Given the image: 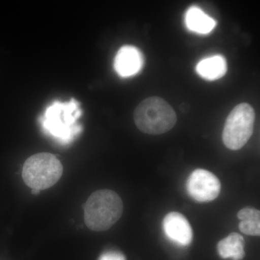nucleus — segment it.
Instances as JSON below:
<instances>
[{"label": "nucleus", "instance_id": "obj_12", "mask_svg": "<svg viewBox=\"0 0 260 260\" xmlns=\"http://www.w3.org/2000/svg\"><path fill=\"white\" fill-rule=\"evenodd\" d=\"M237 217L240 220L239 228L243 234L254 237L259 236V210L251 208H243L238 213Z\"/></svg>", "mask_w": 260, "mask_h": 260}, {"label": "nucleus", "instance_id": "obj_6", "mask_svg": "<svg viewBox=\"0 0 260 260\" xmlns=\"http://www.w3.org/2000/svg\"><path fill=\"white\" fill-rule=\"evenodd\" d=\"M220 189L221 184L218 177L205 169H196L186 181L188 194L199 203H208L216 199Z\"/></svg>", "mask_w": 260, "mask_h": 260}, {"label": "nucleus", "instance_id": "obj_5", "mask_svg": "<svg viewBox=\"0 0 260 260\" xmlns=\"http://www.w3.org/2000/svg\"><path fill=\"white\" fill-rule=\"evenodd\" d=\"M255 112L249 104L242 103L233 109L223 131V142L227 148L237 150L250 139L254 129Z\"/></svg>", "mask_w": 260, "mask_h": 260}, {"label": "nucleus", "instance_id": "obj_8", "mask_svg": "<svg viewBox=\"0 0 260 260\" xmlns=\"http://www.w3.org/2000/svg\"><path fill=\"white\" fill-rule=\"evenodd\" d=\"M144 56L138 48L126 45L121 47L114 58V68L121 78L135 76L143 70Z\"/></svg>", "mask_w": 260, "mask_h": 260}, {"label": "nucleus", "instance_id": "obj_2", "mask_svg": "<svg viewBox=\"0 0 260 260\" xmlns=\"http://www.w3.org/2000/svg\"><path fill=\"white\" fill-rule=\"evenodd\" d=\"M84 220L94 232H104L116 223L123 213L122 200L115 191L101 189L89 197L83 205Z\"/></svg>", "mask_w": 260, "mask_h": 260}, {"label": "nucleus", "instance_id": "obj_4", "mask_svg": "<svg viewBox=\"0 0 260 260\" xmlns=\"http://www.w3.org/2000/svg\"><path fill=\"white\" fill-rule=\"evenodd\" d=\"M62 173V164L55 155L40 153L27 159L22 175L27 186L41 191L54 186L60 179Z\"/></svg>", "mask_w": 260, "mask_h": 260}, {"label": "nucleus", "instance_id": "obj_7", "mask_svg": "<svg viewBox=\"0 0 260 260\" xmlns=\"http://www.w3.org/2000/svg\"><path fill=\"white\" fill-rule=\"evenodd\" d=\"M162 230L166 237L181 246H189L192 242L193 232L187 219L177 212L169 213L162 220Z\"/></svg>", "mask_w": 260, "mask_h": 260}, {"label": "nucleus", "instance_id": "obj_11", "mask_svg": "<svg viewBox=\"0 0 260 260\" xmlns=\"http://www.w3.org/2000/svg\"><path fill=\"white\" fill-rule=\"evenodd\" d=\"M217 249L223 259L242 260L245 256V241L240 234L232 233L219 242Z\"/></svg>", "mask_w": 260, "mask_h": 260}, {"label": "nucleus", "instance_id": "obj_3", "mask_svg": "<svg viewBox=\"0 0 260 260\" xmlns=\"http://www.w3.org/2000/svg\"><path fill=\"white\" fill-rule=\"evenodd\" d=\"M137 127L148 135H161L170 131L177 123V114L164 99L153 96L145 99L135 109Z\"/></svg>", "mask_w": 260, "mask_h": 260}, {"label": "nucleus", "instance_id": "obj_9", "mask_svg": "<svg viewBox=\"0 0 260 260\" xmlns=\"http://www.w3.org/2000/svg\"><path fill=\"white\" fill-rule=\"evenodd\" d=\"M227 70L226 59L218 54L202 59L196 66L197 73L208 81L220 79L226 74Z\"/></svg>", "mask_w": 260, "mask_h": 260}, {"label": "nucleus", "instance_id": "obj_1", "mask_svg": "<svg viewBox=\"0 0 260 260\" xmlns=\"http://www.w3.org/2000/svg\"><path fill=\"white\" fill-rule=\"evenodd\" d=\"M82 115L79 103L54 102L46 109L41 118V124L47 135L61 144H68L81 133L78 120Z\"/></svg>", "mask_w": 260, "mask_h": 260}, {"label": "nucleus", "instance_id": "obj_14", "mask_svg": "<svg viewBox=\"0 0 260 260\" xmlns=\"http://www.w3.org/2000/svg\"><path fill=\"white\" fill-rule=\"evenodd\" d=\"M32 194H39L40 193V191L37 190V189H32L31 191Z\"/></svg>", "mask_w": 260, "mask_h": 260}, {"label": "nucleus", "instance_id": "obj_13", "mask_svg": "<svg viewBox=\"0 0 260 260\" xmlns=\"http://www.w3.org/2000/svg\"><path fill=\"white\" fill-rule=\"evenodd\" d=\"M99 260H126V258L119 251H109L102 254Z\"/></svg>", "mask_w": 260, "mask_h": 260}, {"label": "nucleus", "instance_id": "obj_10", "mask_svg": "<svg viewBox=\"0 0 260 260\" xmlns=\"http://www.w3.org/2000/svg\"><path fill=\"white\" fill-rule=\"evenodd\" d=\"M184 21L188 30L201 35L210 34L216 25V21L213 18L196 6H191L187 10Z\"/></svg>", "mask_w": 260, "mask_h": 260}]
</instances>
